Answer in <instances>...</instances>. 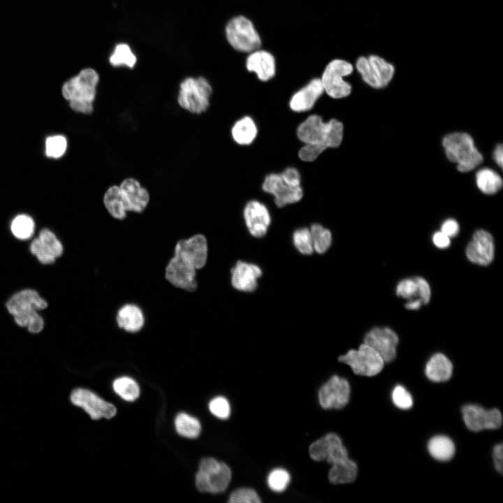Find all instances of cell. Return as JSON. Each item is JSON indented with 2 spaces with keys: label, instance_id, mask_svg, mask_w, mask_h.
Instances as JSON below:
<instances>
[{
  "label": "cell",
  "instance_id": "6da1fadb",
  "mask_svg": "<svg viewBox=\"0 0 503 503\" xmlns=\"http://www.w3.org/2000/svg\"><path fill=\"white\" fill-rule=\"evenodd\" d=\"M208 249L207 239L203 233L178 240L166 265L165 279L175 288L196 291L197 270L207 264Z\"/></svg>",
  "mask_w": 503,
  "mask_h": 503
},
{
  "label": "cell",
  "instance_id": "7a4b0ae2",
  "mask_svg": "<svg viewBox=\"0 0 503 503\" xmlns=\"http://www.w3.org/2000/svg\"><path fill=\"white\" fill-rule=\"evenodd\" d=\"M101 75L92 67L81 68L70 77L61 86L62 96L69 102V106L76 113L91 115L98 95Z\"/></svg>",
  "mask_w": 503,
  "mask_h": 503
},
{
  "label": "cell",
  "instance_id": "3957f363",
  "mask_svg": "<svg viewBox=\"0 0 503 503\" xmlns=\"http://www.w3.org/2000/svg\"><path fill=\"white\" fill-rule=\"evenodd\" d=\"M6 305L19 326L27 328L32 333L43 329L44 320L38 311L45 309L48 303L36 291L29 289L20 291L8 300Z\"/></svg>",
  "mask_w": 503,
  "mask_h": 503
},
{
  "label": "cell",
  "instance_id": "277c9868",
  "mask_svg": "<svg viewBox=\"0 0 503 503\" xmlns=\"http://www.w3.org/2000/svg\"><path fill=\"white\" fill-rule=\"evenodd\" d=\"M212 95V85L205 76L187 75L177 85L175 100L184 111L201 115L210 109Z\"/></svg>",
  "mask_w": 503,
  "mask_h": 503
},
{
  "label": "cell",
  "instance_id": "5b68a950",
  "mask_svg": "<svg viewBox=\"0 0 503 503\" xmlns=\"http://www.w3.org/2000/svg\"><path fill=\"white\" fill-rule=\"evenodd\" d=\"M343 131V124L339 120L325 122L321 116L311 115L298 125L296 134L304 144L319 145L328 149L340 145Z\"/></svg>",
  "mask_w": 503,
  "mask_h": 503
},
{
  "label": "cell",
  "instance_id": "8992f818",
  "mask_svg": "<svg viewBox=\"0 0 503 503\" xmlns=\"http://www.w3.org/2000/svg\"><path fill=\"white\" fill-rule=\"evenodd\" d=\"M447 158L457 164L460 172L474 169L483 161V156L475 147L474 140L466 133H453L442 141Z\"/></svg>",
  "mask_w": 503,
  "mask_h": 503
},
{
  "label": "cell",
  "instance_id": "52a82bcc",
  "mask_svg": "<svg viewBox=\"0 0 503 503\" xmlns=\"http://www.w3.org/2000/svg\"><path fill=\"white\" fill-rule=\"evenodd\" d=\"M231 479V472L226 464L205 458L200 462L196 485L201 492L221 493L226 490Z\"/></svg>",
  "mask_w": 503,
  "mask_h": 503
},
{
  "label": "cell",
  "instance_id": "ba28073f",
  "mask_svg": "<svg viewBox=\"0 0 503 503\" xmlns=\"http://www.w3.org/2000/svg\"><path fill=\"white\" fill-rule=\"evenodd\" d=\"M226 38L235 50L243 52H252L259 49L261 38L253 23L244 16L231 19L225 27Z\"/></svg>",
  "mask_w": 503,
  "mask_h": 503
},
{
  "label": "cell",
  "instance_id": "9c48e42d",
  "mask_svg": "<svg viewBox=\"0 0 503 503\" xmlns=\"http://www.w3.org/2000/svg\"><path fill=\"white\" fill-rule=\"evenodd\" d=\"M353 67L346 60L336 59L325 68L320 78L324 92L333 99H342L351 92V85L344 80L353 72Z\"/></svg>",
  "mask_w": 503,
  "mask_h": 503
},
{
  "label": "cell",
  "instance_id": "30bf717a",
  "mask_svg": "<svg viewBox=\"0 0 503 503\" xmlns=\"http://www.w3.org/2000/svg\"><path fill=\"white\" fill-rule=\"evenodd\" d=\"M356 68L363 81L375 89L387 86L395 73L392 64L374 54L360 57L356 62Z\"/></svg>",
  "mask_w": 503,
  "mask_h": 503
},
{
  "label": "cell",
  "instance_id": "8fae6325",
  "mask_svg": "<svg viewBox=\"0 0 503 503\" xmlns=\"http://www.w3.org/2000/svg\"><path fill=\"white\" fill-rule=\"evenodd\" d=\"M338 360L349 365L355 374L367 377L379 373L385 363L375 350L365 343L358 349H351L340 356Z\"/></svg>",
  "mask_w": 503,
  "mask_h": 503
},
{
  "label": "cell",
  "instance_id": "7c38bea8",
  "mask_svg": "<svg viewBox=\"0 0 503 503\" xmlns=\"http://www.w3.org/2000/svg\"><path fill=\"white\" fill-rule=\"evenodd\" d=\"M309 455L316 461L326 460L332 466L345 463L349 458L347 449L335 433H328L313 442L309 449Z\"/></svg>",
  "mask_w": 503,
  "mask_h": 503
},
{
  "label": "cell",
  "instance_id": "4fadbf2b",
  "mask_svg": "<svg viewBox=\"0 0 503 503\" xmlns=\"http://www.w3.org/2000/svg\"><path fill=\"white\" fill-rule=\"evenodd\" d=\"M118 185L127 212L143 213L151 200L148 189L139 180L132 176L123 178Z\"/></svg>",
  "mask_w": 503,
  "mask_h": 503
},
{
  "label": "cell",
  "instance_id": "5bb4252c",
  "mask_svg": "<svg viewBox=\"0 0 503 503\" xmlns=\"http://www.w3.org/2000/svg\"><path fill=\"white\" fill-rule=\"evenodd\" d=\"M70 398L74 405L81 407L94 420L101 418H110L117 411L113 404L85 388H79L73 390Z\"/></svg>",
  "mask_w": 503,
  "mask_h": 503
},
{
  "label": "cell",
  "instance_id": "9a60e30c",
  "mask_svg": "<svg viewBox=\"0 0 503 503\" xmlns=\"http://www.w3.org/2000/svg\"><path fill=\"white\" fill-rule=\"evenodd\" d=\"M318 395L322 408L342 409L349 400V384L346 379L333 375L320 388Z\"/></svg>",
  "mask_w": 503,
  "mask_h": 503
},
{
  "label": "cell",
  "instance_id": "2e32d148",
  "mask_svg": "<svg viewBox=\"0 0 503 503\" xmlns=\"http://www.w3.org/2000/svg\"><path fill=\"white\" fill-rule=\"evenodd\" d=\"M263 191L274 197L279 207L300 201L303 196L301 186L293 187L285 183L278 173L267 175L262 184Z\"/></svg>",
  "mask_w": 503,
  "mask_h": 503
},
{
  "label": "cell",
  "instance_id": "e0dca14e",
  "mask_svg": "<svg viewBox=\"0 0 503 503\" xmlns=\"http://www.w3.org/2000/svg\"><path fill=\"white\" fill-rule=\"evenodd\" d=\"M462 414L466 426L474 432L497 429L502 423V416L497 409L486 410L476 404H467L462 408Z\"/></svg>",
  "mask_w": 503,
  "mask_h": 503
},
{
  "label": "cell",
  "instance_id": "ac0fdd59",
  "mask_svg": "<svg viewBox=\"0 0 503 503\" xmlns=\"http://www.w3.org/2000/svg\"><path fill=\"white\" fill-rule=\"evenodd\" d=\"M398 342L397 334L388 327H374L364 337V343L375 350L386 363L395 359Z\"/></svg>",
  "mask_w": 503,
  "mask_h": 503
},
{
  "label": "cell",
  "instance_id": "d6986e66",
  "mask_svg": "<svg viewBox=\"0 0 503 503\" xmlns=\"http://www.w3.org/2000/svg\"><path fill=\"white\" fill-rule=\"evenodd\" d=\"M29 249L42 264L53 263L64 251L56 235L47 228L41 230L38 237L32 240Z\"/></svg>",
  "mask_w": 503,
  "mask_h": 503
},
{
  "label": "cell",
  "instance_id": "ffe728a7",
  "mask_svg": "<svg viewBox=\"0 0 503 503\" xmlns=\"http://www.w3.org/2000/svg\"><path fill=\"white\" fill-rule=\"evenodd\" d=\"M465 253L471 262L483 266L489 265L493 260L495 253L492 235L483 229L475 231L466 247Z\"/></svg>",
  "mask_w": 503,
  "mask_h": 503
},
{
  "label": "cell",
  "instance_id": "44dd1931",
  "mask_svg": "<svg viewBox=\"0 0 503 503\" xmlns=\"http://www.w3.org/2000/svg\"><path fill=\"white\" fill-rule=\"evenodd\" d=\"M243 217L249 233L255 238L264 236L270 225L271 217L268 207L257 200L247 202L243 210Z\"/></svg>",
  "mask_w": 503,
  "mask_h": 503
},
{
  "label": "cell",
  "instance_id": "7402d4cb",
  "mask_svg": "<svg viewBox=\"0 0 503 503\" xmlns=\"http://www.w3.org/2000/svg\"><path fill=\"white\" fill-rule=\"evenodd\" d=\"M232 286L241 291L252 292L257 288L262 270L257 265L238 261L231 270Z\"/></svg>",
  "mask_w": 503,
  "mask_h": 503
},
{
  "label": "cell",
  "instance_id": "603a6c76",
  "mask_svg": "<svg viewBox=\"0 0 503 503\" xmlns=\"http://www.w3.org/2000/svg\"><path fill=\"white\" fill-rule=\"evenodd\" d=\"M115 320L118 328L128 333L140 332L146 323L143 309L134 302L122 305L116 312Z\"/></svg>",
  "mask_w": 503,
  "mask_h": 503
},
{
  "label": "cell",
  "instance_id": "cb8c5ba5",
  "mask_svg": "<svg viewBox=\"0 0 503 503\" xmlns=\"http://www.w3.org/2000/svg\"><path fill=\"white\" fill-rule=\"evenodd\" d=\"M323 92L320 78H314L293 94L289 101V107L296 112L309 111Z\"/></svg>",
  "mask_w": 503,
  "mask_h": 503
},
{
  "label": "cell",
  "instance_id": "d4e9b609",
  "mask_svg": "<svg viewBox=\"0 0 503 503\" xmlns=\"http://www.w3.org/2000/svg\"><path fill=\"white\" fill-rule=\"evenodd\" d=\"M246 67L263 82L268 81L275 74L276 66L273 55L263 50L258 49L250 52L246 60Z\"/></svg>",
  "mask_w": 503,
  "mask_h": 503
},
{
  "label": "cell",
  "instance_id": "484cf974",
  "mask_svg": "<svg viewBox=\"0 0 503 503\" xmlns=\"http://www.w3.org/2000/svg\"><path fill=\"white\" fill-rule=\"evenodd\" d=\"M102 203L114 219L122 221L126 218L128 212L118 184H111L106 188L102 196Z\"/></svg>",
  "mask_w": 503,
  "mask_h": 503
},
{
  "label": "cell",
  "instance_id": "4316f807",
  "mask_svg": "<svg viewBox=\"0 0 503 503\" xmlns=\"http://www.w3.org/2000/svg\"><path fill=\"white\" fill-rule=\"evenodd\" d=\"M425 372L426 377L432 381H446L452 375L453 365L445 355L437 353L427 362Z\"/></svg>",
  "mask_w": 503,
  "mask_h": 503
},
{
  "label": "cell",
  "instance_id": "83f0119b",
  "mask_svg": "<svg viewBox=\"0 0 503 503\" xmlns=\"http://www.w3.org/2000/svg\"><path fill=\"white\" fill-rule=\"evenodd\" d=\"M258 127L252 117L245 116L234 122L231 128L233 140L239 145H249L256 138Z\"/></svg>",
  "mask_w": 503,
  "mask_h": 503
},
{
  "label": "cell",
  "instance_id": "f1b7e54d",
  "mask_svg": "<svg viewBox=\"0 0 503 503\" xmlns=\"http://www.w3.org/2000/svg\"><path fill=\"white\" fill-rule=\"evenodd\" d=\"M428 449L432 458L439 461L451 459L455 453V445L453 441L444 435L435 436L430 439Z\"/></svg>",
  "mask_w": 503,
  "mask_h": 503
},
{
  "label": "cell",
  "instance_id": "f546056e",
  "mask_svg": "<svg viewBox=\"0 0 503 503\" xmlns=\"http://www.w3.org/2000/svg\"><path fill=\"white\" fill-rule=\"evenodd\" d=\"M108 62L115 68L126 67L133 69L137 64V57L129 44L119 43L109 56Z\"/></svg>",
  "mask_w": 503,
  "mask_h": 503
},
{
  "label": "cell",
  "instance_id": "4dcf8cb0",
  "mask_svg": "<svg viewBox=\"0 0 503 503\" xmlns=\"http://www.w3.org/2000/svg\"><path fill=\"white\" fill-rule=\"evenodd\" d=\"M476 182L478 188L486 194H494L502 187V177L495 171L488 168L477 172Z\"/></svg>",
  "mask_w": 503,
  "mask_h": 503
},
{
  "label": "cell",
  "instance_id": "1f68e13d",
  "mask_svg": "<svg viewBox=\"0 0 503 503\" xmlns=\"http://www.w3.org/2000/svg\"><path fill=\"white\" fill-rule=\"evenodd\" d=\"M358 474V467L355 462L349 460L347 462L330 468L328 479L333 484H343L355 481Z\"/></svg>",
  "mask_w": 503,
  "mask_h": 503
},
{
  "label": "cell",
  "instance_id": "d6a6232c",
  "mask_svg": "<svg viewBox=\"0 0 503 503\" xmlns=\"http://www.w3.org/2000/svg\"><path fill=\"white\" fill-rule=\"evenodd\" d=\"M177 432L187 438H196L201 432V426L198 420L186 413H180L175 419Z\"/></svg>",
  "mask_w": 503,
  "mask_h": 503
},
{
  "label": "cell",
  "instance_id": "836d02e7",
  "mask_svg": "<svg viewBox=\"0 0 503 503\" xmlns=\"http://www.w3.org/2000/svg\"><path fill=\"white\" fill-rule=\"evenodd\" d=\"M35 224L33 219L27 214H19L12 221L10 230L13 235L21 240H29L34 234Z\"/></svg>",
  "mask_w": 503,
  "mask_h": 503
},
{
  "label": "cell",
  "instance_id": "e575fe53",
  "mask_svg": "<svg viewBox=\"0 0 503 503\" xmlns=\"http://www.w3.org/2000/svg\"><path fill=\"white\" fill-rule=\"evenodd\" d=\"M309 231L314 251L318 254L325 253L332 243V234L330 230L319 224H313L310 226Z\"/></svg>",
  "mask_w": 503,
  "mask_h": 503
},
{
  "label": "cell",
  "instance_id": "d590c367",
  "mask_svg": "<svg viewBox=\"0 0 503 503\" xmlns=\"http://www.w3.org/2000/svg\"><path fill=\"white\" fill-rule=\"evenodd\" d=\"M113 389L117 395L126 401H134L140 395V388L138 384L128 377H122L115 379L113 382Z\"/></svg>",
  "mask_w": 503,
  "mask_h": 503
},
{
  "label": "cell",
  "instance_id": "8d00e7d4",
  "mask_svg": "<svg viewBox=\"0 0 503 503\" xmlns=\"http://www.w3.org/2000/svg\"><path fill=\"white\" fill-rule=\"evenodd\" d=\"M293 242L297 250L304 255L312 254L314 252L309 228L303 227L296 229L293 233Z\"/></svg>",
  "mask_w": 503,
  "mask_h": 503
},
{
  "label": "cell",
  "instance_id": "74e56055",
  "mask_svg": "<svg viewBox=\"0 0 503 503\" xmlns=\"http://www.w3.org/2000/svg\"><path fill=\"white\" fill-rule=\"evenodd\" d=\"M290 480V474L286 469L277 468L270 472L267 482L268 487L272 490L280 493L287 488Z\"/></svg>",
  "mask_w": 503,
  "mask_h": 503
},
{
  "label": "cell",
  "instance_id": "f35d334b",
  "mask_svg": "<svg viewBox=\"0 0 503 503\" xmlns=\"http://www.w3.org/2000/svg\"><path fill=\"white\" fill-rule=\"evenodd\" d=\"M67 149V140L64 136L48 137L45 141V154L51 158H59Z\"/></svg>",
  "mask_w": 503,
  "mask_h": 503
},
{
  "label": "cell",
  "instance_id": "ab89813d",
  "mask_svg": "<svg viewBox=\"0 0 503 503\" xmlns=\"http://www.w3.org/2000/svg\"><path fill=\"white\" fill-rule=\"evenodd\" d=\"M230 503H260L261 500L256 492L248 488H238L230 495Z\"/></svg>",
  "mask_w": 503,
  "mask_h": 503
},
{
  "label": "cell",
  "instance_id": "60d3db41",
  "mask_svg": "<svg viewBox=\"0 0 503 503\" xmlns=\"http://www.w3.org/2000/svg\"><path fill=\"white\" fill-rule=\"evenodd\" d=\"M393 404L401 409H410L413 405V399L410 393L400 385L396 386L391 394Z\"/></svg>",
  "mask_w": 503,
  "mask_h": 503
},
{
  "label": "cell",
  "instance_id": "b9f144b4",
  "mask_svg": "<svg viewBox=\"0 0 503 503\" xmlns=\"http://www.w3.org/2000/svg\"><path fill=\"white\" fill-rule=\"evenodd\" d=\"M209 409L213 415L221 419H226L230 416V404L224 397L213 398L209 403Z\"/></svg>",
  "mask_w": 503,
  "mask_h": 503
},
{
  "label": "cell",
  "instance_id": "7bdbcfd3",
  "mask_svg": "<svg viewBox=\"0 0 503 503\" xmlns=\"http://www.w3.org/2000/svg\"><path fill=\"white\" fill-rule=\"evenodd\" d=\"M396 294L405 299L418 297V286L414 278L401 280L397 285Z\"/></svg>",
  "mask_w": 503,
  "mask_h": 503
},
{
  "label": "cell",
  "instance_id": "ee69618b",
  "mask_svg": "<svg viewBox=\"0 0 503 503\" xmlns=\"http://www.w3.org/2000/svg\"><path fill=\"white\" fill-rule=\"evenodd\" d=\"M326 149L319 145L305 144L298 151V157L305 162L315 161Z\"/></svg>",
  "mask_w": 503,
  "mask_h": 503
},
{
  "label": "cell",
  "instance_id": "f6af8a7d",
  "mask_svg": "<svg viewBox=\"0 0 503 503\" xmlns=\"http://www.w3.org/2000/svg\"><path fill=\"white\" fill-rule=\"evenodd\" d=\"M279 175L283 181L289 185L298 187L301 184V175L296 168H286Z\"/></svg>",
  "mask_w": 503,
  "mask_h": 503
},
{
  "label": "cell",
  "instance_id": "bcb514c9",
  "mask_svg": "<svg viewBox=\"0 0 503 503\" xmlns=\"http://www.w3.org/2000/svg\"><path fill=\"white\" fill-rule=\"evenodd\" d=\"M418 286V297L423 304L429 302L431 296L430 288L428 282L420 277L414 278Z\"/></svg>",
  "mask_w": 503,
  "mask_h": 503
},
{
  "label": "cell",
  "instance_id": "7dc6e473",
  "mask_svg": "<svg viewBox=\"0 0 503 503\" xmlns=\"http://www.w3.org/2000/svg\"><path fill=\"white\" fill-rule=\"evenodd\" d=\"M441 232L449 238L455 237L459 232V225L455 219H448L442 224Z\"/></svg>",
  "mask_w": 503,
  "mask_h": 503
},
{
  "label": "cell",
  "instance_id": "c3c4849f",
  "mask_svg": "<svg viewBox=\"0 0 503 503\" xmlns=\"http://www.w3.org/2000/svg\"><path fill=\"white\" fill-rule=\"evenodd\" d=\"M493 457L494 465L496 470L500 473H502L503 464V446L502 444H497L494 446L493 451Z\"/></svg>",
  "mask_w": 503,
  "mask_h": 503
},
{
  "label": "cell",
  "instance_id": "681fc988",
  "mask_svg": "<svg viewBox=\"0 0 503 503\" xmlns=\"http://www.w3.org/2000/svg\"><path fill=\"white\" fill-rule=\"evenodd\" d=\"M434 245L439 249L447 248L451 243L450 238L442 232H436L432 236Z\"/></svg>",
  "mask_w": 503,
  "mask_h": 503
},
{
  "label": "cell",
  "instance_id": "f907efd6",
  "mask_svg": "<svg viewBox=\"0 0 503 503\" xmlns=\"http://www.w3.org/2000/svg\"><path fill=\"white\" fill-rule=\"evenodd\" d=\"M493 158L496 162V163L500 167L502 168V163H503V149L502 145L501 144H499L496 146L494 153H493Z\"/></svg>",
  "mask_w": 503,
  "mask_h": 503
},
{
  "label": "cell",
  "instance_id": "816d5d0a",
  "mask_svg": "<svg viewBox=\"0 0 503 503\" xmlns=\"http://www.w3.org/2000/svg\"><path fill=\"white\" fill-rule=\"evenodd\" d=\"M422 304H423L422 302H421V300L418 299H418H415V300H414V299H410V300L405 304V307H406L407 309H410V310H416V309H418L421 307V306Z\"/></svg>",
  "mask_w": 503,
  "mask_h": 503
}]
</instances>
